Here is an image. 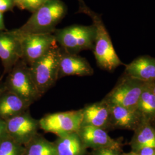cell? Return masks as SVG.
Wrapping results in <instances>:
<instances>
[{"mask_svg":"<svg viewBox=\"0 0 155 155\" xmlns=\"http://www.w3.org/2000/svg\"><path fill=\"white\" fill-rule=\"evenodd\" d=\"M78 1L79 6L78 13L89 16L95 28L96 34L93 51L97 66L101 69L110 72L113 71L120 66H125L116 52L109 33L102 21L101 15L91 10L83 0Z\"/></svg>","mask_w":155,"mask_h":155,"instance_id":"6da1fadb","label":"cell"},{"mask_svg":"<svg viewBox=\"0 0 155 155\" xmlns=\"http://www.w3.org/2000/svg\"><path fill=\"white\" fill-rule=\"evenodd\" d=\"M67 13V6L61 0H47L18 29L24 33L53 34Z\"/></svg>","mask_w":155,"mask_h":155,"instance_id":"7a4b0ae2","label":"cell"},{"mask_svg":"<svg viewBox=\"0 0 155 155\" xmlns=\"http://www.w3.org/2000/svg\"><path fill=\"white\" fill-rule=\"evenodd\" d=\"M61 54V48L56 43L45 55L29 66L33 82L41 96L59 79Z\"/></svg>","mask_w":155,"mask_h":155,"instance_id":"3957f363","label":"cell"},{"mask_svg":"<svg viewBox=\"0 0 155 155\" xmlns=\"http://www.w3.org/2000/svg\"><path fill=\"white\" fill-rule=\"evenodd\" d=\"M95 34V28L93 24H74L56 29L53 33L57 44L61 50L71 54H78L84 50L93 51Z\"/></svg>","mask_w":155,"mask_h":155,"instance_id":"277c9868","label":"cell"},{"mask_svg":"<svg viewBox=\"0 0 155 155\" xmlns=\"http://www.w3.org/2000/svg\"><path fill=\"white\" fill-rule=\"evenodd\" d=\"M145 83L124 73L104 100L109 104L136 110Z\"/></svg>","mask_w":155,"mask_h":155,"instance_id":"5b68a950","label":"cell"},{"mask_svg":"<svg viewBox=\"0 0 155 155\" xmlns=\"http://www.w3.org/2000/svg\"><path fill=\"white\" fill-rule=\"evenodd\" d=\"M12 31L21 43V59L28 66L45 55L51 47L56 43L53 34L24 33L18 28Z\"/></svg>","mask_w":155,"mask_h":155,"instance_id":"8992f818","label":"cell"},{"mask_svg":"<svg viewBox=\"0 0 155 155\" xmlns=\"http://www.w3.org/2000/svg\"><path fill=\"white\" fill-rule=\"evenodd\" d=\"M8 85L10 91L31 105L41 97L33 82L29 66L22 59L18 61L12 69Z\"/></svg>","mask_w":155,"mask_h":155,"instance_id":"52a82bcc","label":"cell"},{"mask_svg":"<svg viewBox=\"0 0 155 155\" xmlns=\"http://www.w3.org/2000/svg\"><path fill=\"white\" fill-rule=\"evenodd\" d=\"M82 110L67 111L47 114L39 120L40 128L58 137L77 132L81 127Z\"/></svg>","mask_w":155,"mask_h":155,"instance_id":"ba28073f","label":"cell"},{"mask_svg":"<svg viewBox=\"0 0 155 155\" xmlns=\"http://www.w3.org/2000/svg\"><path fill=\"white\" fill-rule=\"evenodd\" d=\"M9 136L16 143L25 145L38 133L39 120L31 116L29 110L6 121Z\"/></svg>","mask_w":155,"mask_h":155,"instance_id":"9c48e42d","label":"cell"},{"mask_svg":"<svg viewBox=\"0 0 155 155\" xmlns=\"http://www.w3.org/2000/svg\"><path fill=\"white\" fill-rule=\"evenodd\" d=\"M81 110V127H93L105 130L111 129L110 106L105 100L87 105Z\"/></svg>","mask_w":155,"mask_h":155,"instance_id":"30bf717a","label":"cell"},{"mask_svg":"<svg viewBox=\"0 0 155 155\" xmlns=\"http://www.w3.org/2000/svg\"><path fill=\"white\" fill-rule=\"evenodd\" d=\"M77 133L86 148L96 150L102 148L121 149L122 143L120 139L111 138L106 130L93 127H80Z\"/></svg>","mask_w":155,"mask_h":155,"instance_id":"8fae6325","label":"cell"},{"mask_svg":"<svg viewBox=\"0 0 155 155\" xmlns=\"http://www.w3.org/2000/svg\"><path fill=\"white\" fill-rule=\"evenodd\" d=\"M0 59L6 70H12L22 59L21 43L12 30L0 31Z\"/></svg>","mask_w":155,"mask_h":155,"instance_id":"7c38bea8","label":"cell"},{"mask_svg":"<svg viewBox=\"0 0 155 155\" xmlns=\"http://www.w3.org/2000/svg\"><path fill=\"white\" fill-rule=\"evenodd\" d=\"M93 74V68L86 58L61 50L59 79L68 76H91Z\"/></svg>","mask_w":155,"mask_h":155,"instance_id":"4fadbf2b","label":"cell"},{"mask_svg":"<svg viewBox=\"0 0 155 155\" xmlns=\"http://www.w3.org/2000/svg\"><path fill=\"white\" fill-rule=\"evenodd\" d=\"M109 105L110 110L111 129L134 131L141 122V118L136 110L114 104Z\"/></svg>","mask_w":155,"mask_h":155,"instance_id":"5bb4252c","label":"cell"},{"mask_svg":"<svg viewBox=\"0 0 155 155\" xmlns=\"http://www.w3.org/2000/svg\"><path fill=\"white\" fill-rule=\"evenodd\" d=\"M124 73L144 82L155 81V58L148 55L140 56L125 64Z\"/></svg>","mask_w":155,"mask_h":155,"instance_id":"9a60e30c","label":"cell"},{"mask_svg":"<svg viewBox=\"0 0 155 155\" xmlns=\"http://www.w3.org/2000/svg\"><path fill=\"white\" fill-rule=\"evenodd\" d=\"M31 105V104L9 91L0 98V118L6 121L28 110Z\"/></svg>","mask_w":155,"mask_h":155,"instance_id":"2e32d148","label":"cell"},{"mask_svg":"<svg viewBox=\"0 0 155 155\" xmlns=\"http://www.w3.org/2000/svg\"><path fill=\"white\" fill-rule=\"evenodd\" d=\"M58 155H86L84 146L77 132L58 137L54 142Z\"/></svg>","mask_w":155,"mask_h":155,"instance_id":"e0dca14e","label":"cell"},{"mask_svg":"<svg viewBox=\"0 0 155 155\" xmlns=\"http://www.w3.org/2000/svg\"><path fill=\"white\" fill-rule=\"evenodd\" d=\"M134 132L130 143L132 152L145 147L155 148V128L151 123L141 121Z\"/></svg>","mask_w":155,"mask_h":155,"instance_id":"ac0fdd59","label":"cell"},{"mask_svg":"<svg viewBox=\"0 0 155 155\" xmlns=\"http://www.w3.org/2000/svg\"><path fill=\"white\" fill-rule=\"evenodd\" d=\"M136 111L141 121L152 123L155 120V95L148 83H145L140 95Z\"/></svg>","mask_w":155,"mask_h":155,"instance_id":"d6986e66","label":"cell"},{"mask_svg":"<svg viewBox=\"0 0 155 155\" xmlns=\"http://www.w3.org/2000/svg\"><path fill=\"white\" fill-rule=\"evenodd\" d=\"M24 147V155H58L54 143L39 133Z\"/></svg>","mask_w":155,"mask_h":155,"instance_id":"ffe728a7","label":"cell"},{"mask_svg":"<svg viewBox=\"0 0 155 155\" xmlns=\"http://www.w3.org/2000/svg\"><path fill=\"white\" fill-rule=\"evenodd\" d=\"M24 147L10 137L0 142V155H24Z\"/></svg>","mask_w":155,"mask_h":155,"instance_id":"44dd1931","label":"cell"},{"mask_svg":"<svg viewBox=\"0 0 155 155\" xmlns=\"http://www.w3.org/2000/svg\"><path fill=\"white\" fill-rule=\"evenodd\" d=\"M121 149L116 148H102L93 150L89 155H121Z\"/></svg>","mask_w":155,"mask_h":155,"instance_id":"7402d4cb","label":"cell"},{"mask_svg":"<svg viewBox=\"0 0 155 155\" xmlns=\"http://www.w3.org/2000/svg\"><path fill=\"white\" fill-rule=\"evenodd\" d=\"M47 0H24V9L27 10L32 13L36 11Z\"/></svg>","mask_w":155,"mask_h":155,"instance_id":"603a6c76","label":"cell"},{"mask_svg":"<svg viewBox=\"0 0 155 155\" xmlns=\"http://www.w3.org/2000/svg\"><path fill=\"white\" fill-rule=\"evenodd\" d=\"M15 6L13 0H0V12L3 13L6 12L12 11Z\"/></svg>","mask_w":155,"mask_h":155,"instance_id":"cb8c5ba5","label":"cell"},{"mask_svg":"<svg viewBox=\"0 0 155 155\" xmlns=\"http://www.w3.org/2000/svg\"><path fill=\"white\" fill-rule=\"evenodd\" d=\"M8 137L9 136L7 130L6 121L0 118V142Z\"/></svg>","mask_w":155,"mask_h":155,"instance_id":"d4e9b609","label":"cell"},{"mask_svg":"<svg viewBox=\"0 0 155 155\" xmlns=\"http://www.w3.org/2000/svg\"><path fill=\"white\" fill-rule=\"evenodd\" d=\"M134 153H136L137 155H155V148L145 147Z\"/></svg>","mask_w":155,"mask_h":155,"instance_id":"484cf974","label":"cell"},{"mask_svg":"<svg viewBox=\"0 0 155 155\" xmlns=\"http://www.w3.org/2000/svg\"><path fill=\"white\" fill-rule=\"evenodd\" d=\"M6 31L4 20V13L0 12V31Z\"/></svg>","mask_w":155,"mask_h":155,"instance_id":"4316f807","label":"cell"},{"mask_svg":"<svg viewBox=\"0 0 155 155\" xmlns=\"http://www.w3.org/2000/svg\"><path fill=\"white\" fill-rule=\"evenodd\" d=\"M15 5L16 6L17 8H18L20 9L24 10V0H13Z\"/></svg>","mask_w":155,"mask_h":155,"instance_id":"83f0119b","label":"cell"},{"mask_svg":"<svg viewBox=\"0 0 155 155\" xmlns=\"http://www.w3.org/2000/svg\"><path fill=\"white\" fill-rule=\"evenodd\" d=\"M148 83H149V84H150V89H152L153 93L155 95V81L152 82H148Z\"/></svg>","mask_w":155,"mask_h":155,"instance_id":"f1b7e54d","label":"cell"},{"mask_svg":"<svg viewBox=\"0 0 155 155\" xmlns=\"http://www.w3.org/2000/svg\"><path fill=\"white\" fill-rule=\"evenodd\" d=\"M137 155L136 153L133 152H129V153H122V155Z\"/></svg>","mask_w":155,"mask_h":155,"instance_id":"f546056e","label":"cell"},{"mask_svg":"<svg viewBox=\"0 0 155 155\" xmlns=\"http://www.w3.org/2000/svg\"><path fill=\"white\" fill-rule=\"evenodd\" d=\"M152 124V125L155 128V120L153 121V122H152V123H151Z\"/></svg>","mask_w":155,"mask_h":155,"instance_id":"4dcf8cb0","label":"cell"}]
</instances>
